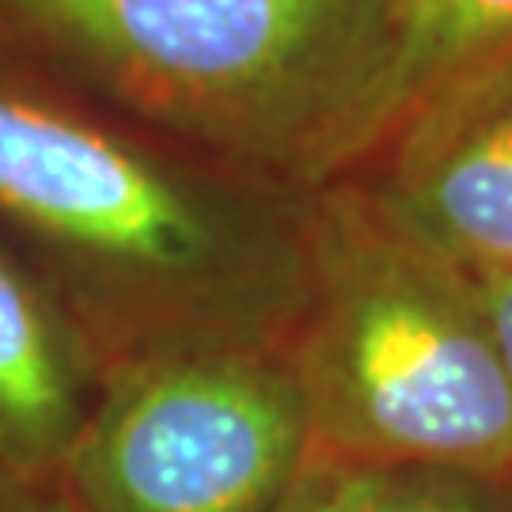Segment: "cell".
I'll return each instance as SVG.
<instances>
[{
  "label": "cell",
  "mask_w": 512,
  "mask_h": 512,
  "mask_svg": "<svg viewBox=\"0 0 512 512\" xmlns=\"http://www.w3.org/2000/svg\"><path fill=\"white\" fill-rule=\"evenodd\" d=\"M505 50H512V0H387V69L372 114V152L421 99Z\"/></svg>",
  "instance_id": "7"
},
{
  "label": "cell",
  "mask_w": 512,
  "mask_h": 512,
  "mask_svg": "<svg viewBox=\"0 0 512 512\" xmlns=\"http://www.w3.org/2000/svg\"><path fill=\"white\" fill-rule=\"evenodd\" d=\"M501 512H512V482L505 486V509H501Z\"/></svg>",
  "instance_id": "11"
},
{
  "label": "cell",
  "mask_w": 512,
  "mask_h": 512,
  "mask_svg": "<svg viewBox=\"0 0 512 512\" xmlns=\"http://www.w3.org/2000/svg\"><path fill=\"white\" fill-rule=\"evenodd\" d=\"M505 486L433 467L308 452L274 512H501Z\"/></svg>",
  "instance_id": "8"
},
{
  "label": "cell",
  "mask_w": 512,
  "mask_h": 512,
  "mask_svg": "<svg viewBox=\"0 0 512 512\" xmlns=\"http://www.w3.org/2000/svg\"><path fill=\"white\" fill-rule=\"evenodd\" d=\"M311 452L281 346L114 357L57 478L84 512H274Z\"/></svg>",
  "instance_id": "4"
},
{
  "label": "cell",
  "mask_w": 512,
  "mask_h": 512,
  "mask_svg": "<svg viewBox=\"0 0 512 512\" xmlns=\"http://www.w3.org/2000/svg\"><path fill=\"white\" fill-rule=\"evenodd\" d=\"M281 353L311 452L512 482V376L478 277L353 175L308 194L304 296Z\"/></svg>",
  "instance_id": "3"
},
{
  "label": "cell",
  "mask_w": 512,
  "mask_h": 512,
  "mask_svg": "<svg viewBox=\"0 0 512 512\" xmlns=\"http://www.w3.org/2000/svg\"><path fill=\"white\" fill-rule=\"evenodd\" d=\"M0 512H84L57 475L0 471Z\"/></svg>",
  "instance_id": "9"
},
{
  "label": "cell",
  "mask_w": 512,
  "mask_h": 512,
  "mask_svg": "<svg viewBox=\"0 0 512 512\" xmlns=\"http://www.w3.org/2000/svg\"><path fill=\"white\" fill-rule=\"evenodd\" d=\"M99 372L92 338L0 239V471L57 475Z\"/></svg>",
  "instance_id": "6"
},
{
  "label": "cell",
  "mask_w": 512,
  "mask_h": 512,
  "mask_svg": "<svg viewBox=\"0 0 512 512\" xmlns=\"http://www.w3.org/2000/svg\"><path fill=\"white\" fill-rule=\"evenodd\" d=\"M478 289L490 311V323H494L497 346L505 353V365L512 376V274H486L478 277Z\"/></svg>",
  "instance_id": "10"
},
{
  "label": "cell",
  "mask_w": 512,
  "mask_h": 512,
  "mask_svg": "<svg viewBox=\"0 0 512 512\" xmlns=\"http://www.w3.org/2000/svg\"><path fill=\"white\" fill-rule=\"evenodd\" d=\"M353 179L459 270L512 274V50L421 99Z\"/></svg>",
  "instance_id": "5"
},
{
  "label": "cell",
  "mask_w": 512,
  "mask_h": 512,
  "mask_svg": "<svg viewBox=\"0 0 512 512\" xmlns=\"http://www.w3.org/2000/svg\"><path fill=\"white\" fill-rule=\"evenodd\" d=\"M308 194L171 145L0 42V239L103 365L281 346L304 296Z\"/></svg>",
  "instance_id": "1"
},
{
  "label": "cell",
  "mask_w": 512,
  "mask_h": 512,
  "mask_svg": "<svg viewBox=\"0 0 512 512\" xmlns=\"http://www.w3.org/2000/svg\"><path fill=\"white\" fill-rule=\"evenodd\" d=\"M0 42L171 145L315 190L372 152L387 0H0Z\"/></svg>",
  "instance_id": "2"
}]
</instances>
